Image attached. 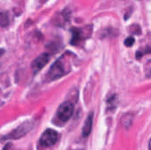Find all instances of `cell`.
Segmentation results:
<instances>
[{
  "mask_svg": "<svg viewBox=\"0 0 151 150\" xmlns=\"http://www.w3.org/2000/svg\"><path fill=\"white\" fill-rule=\"evenodd\" d=\"M73 111H74L73 104L71 102H65L59 106L57 111L58 118L62 122H67L72 118Z\"/></svg>",
  "mask_w": 151,
  "mask_h": 150,
  "instance_id": "6da1fadb",
  "label": "cell"
},
{
  "mask_svg": "<svg viewBox=\"0 0 151 150\" xmlns=\"http://www.w3.org/2000/svg\"><path fill=\"white\" fill-rule=\"evenodd\" d=\"M58 139V133L52 130V129H47L41 136L40 138V143L42 146L45 148H50L54 146Z\"/></svg>",
  "mask_w": 151,
  "mask_h": 150,
  "instance_id": "7a4b0ae2",
  "label": "cell"
},
{
  "mask_svg": "<svg viewBox=\"0 0 151 150\" xmlns=\"http://www.w3.org/2000/svg\"><path fill=\"white\" fill-rule=\"evenodd\" d=\"M33 127V124L30 121H26L23 124H21L19 126H18L15 130H13L12 132H11L8 136H6V139H10V140H16V139H19L21 137H23L24 135H26Z\"/></svg>",
  "mask_w": 151,
  "mask_h": 150,
  "instance_id": "3957f363",
  "label": "cell"
},
{
  "mask_svg": "<svg viewBox=\"0 0 151 150\" xmlns=\"http://www.w3.org/2000/svg\"><path fill=\"white\" fill-rule=\"evenodd\" d=\"M65 73V70L64 67V64L61 62V60H58L50 68L48 72V78L50 80H57L62 77Z\"/></svg>",
  "mask_w": 151,
  "mask_h": 150,
  "instance_id": "277c9868",
  "label": "cell"
},
{
  "mask_svg": "<svg viewBox=\"0 0 151 150\" xmlns=\"http://www.w3.org/2000/svg\"><path fill=\"white\" fill-rule=\"evenodd\" d=\"M50 61V55L48 53H42L40 56H38L31 65V68L34 73H37L40 72Z\"/></svg>",
  "mask_w": 151,
  "mask_h": 150,
  "instance_id": "5b68a950",
  "label": "cell"
},
{
  "mask_svg": "<svg viewBox=\"0 0 151 150\" xmlns=\"http://www.w3.org/2000/svg\"><path fill=\"white\" fill-rule=\"evenodd\" d=\"M93 118H94V114L90 113L88 114V116L87 117L83 128H82V136L83 137H88L91 131H92V126H93Z\"/></svg>",
  "mask_w": 151,
  "mask_h": 150,
  "instance_id": "8992f818",
  "label": "cell"
},
{
  "mask_svg": "<svg viewBox=\"0 0 151 150\" xmlns=\"http://www.w3.org/2000/svg\"><path fill=\"white\" fill-rule=\"evenodd\" d=\"M81 30H79L77 28H73V38H72V41H71L72 44H73V45L78 44V42L81 40Z\"/></svg>",
  "mask_w": 151,
  "mask_h": 150,
  "instance_id": "52a82bcc",
  "label": "cell"
},
{
  "mask_svg": "<svg viewBox=\"0 0 151 150\" xmlns=\"http://www.w3.org/2000/svg\"><path fill=\"white\" fill-rule=\"evenodd\" d=\"M121 122H122V125L126 128H129L133 124V117L130 114H127V115L123 116V118L121 119Z\"/></svg>",
  "mask_w": 151,
  "mask_h": 150,
  "instance_id": "ba28073f",
  "label": "cell"
},
{
  "mask_svg": "<svg viewBox=\"0 0 151 150\" xmlns=\"http://www.w3.org/2000/svg\"><path fill=\"white\" fill-rule=\"evenodd\" d=\"M9 24V19L8 15L5 12H0V26L1 27H6Z\"/></svg>",
  "mask_w": 151,
  "mask_h": 150,
  "instance_id": "9c48e42d",
  "label": "cell"
},
{
  "mask_svg": "<svg viewBox=\"0 0 151 150\" xmlns=\"http://www.w3.org/2000/svg\"><path fill=\"white\" fill-rule=\"evenodd\" d=\"M144 69H145V72H146L147 77L151 78V60L147 63V65H146Z\"/></svg>",
  "mask_w": 151,
  "mask_h": 150,
  "instance_id": "30bf717a",
  "label": "cell"
},
{
  "mask_svg": "<svg viewBox=\"0 0 151 150\" xmlns=\"http://www.w3.org/2000/svg\"><path fill=\"white\" fill-rule=\"evenodd\" d=\"M134 43V37H131V36H130V37H127V38L126 39V41H125V45L127 46V47L133 46Z\"/></svg>",
  "mask_w": 151,
  "mask_h": 150,
  "instance_id": "8fae6325",
  "label": "cell"
},
{
  "mask_svg": "<svg viewBox=\"0 0 151 150\" xmlns=\"http://www.w3.org/2000/svg\"><path fill=\"white\" fill-rule=\"evenodd\" d=\"M149 149L151 150V139L150 140V142H149Z\"/></svg>",
  "mask_w": 151,
  "mask_h": 150,
  "instance_id": "7c38bea8",
  "label": "cell"
}]
</instances>
